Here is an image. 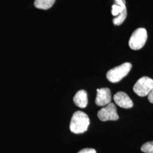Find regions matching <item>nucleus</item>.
<instances>
[{"instance_id": "f257e3e1", "label": "nucleus", "mask_w": 153, "mask_h": 153, "mask_svg": "<svg viewBox=\"0 0 153 153\" xmlns=\"http://www.w3.org/2000/svg\"><path fill=\"white\" fill-rule=\"evenodd\" d=\"M90 125V119L85 112L78 111L72 116L70 130L75 134H81L87 131Z\"/></svg>"}, {"instance_id": "f03ea898", "label": "nucleus", "mask_w": 153, "mask_h": 153, "mask_svg": "<svg viewBox=\"0 0 153 153\" xmlns=\"http://www.w3.org/2000/svg\"><path fill=\"white\" fill-rule=\"evenodd\" d=\"M131 68V64L130 62H125L109 70L106 75L107 78L112 83L119 82L129 73Z\"/></svg>"}, {"instance_id": "7ed1b4c3", "label": "nucleus", "mask_w": 153, "mask_h": 153, "mask_svg": "<svg viewBox=\"0 0 153 153\" xmlns=\"http://www.w3.org/2000/svg\"><path fill=\"white\" fill-rule=\"evenodd\" d=\"M148 38L146 30L144 28H139L136 30L129 41V47L133 50L141 49L146 43Z\"/></svg>"}, {"instance_id": "20e7f679", "label": "nucleus", "mask_w": 153, "mask_h": 153, "mask_svg": "<svg viewBox=\"0 0 153 153\" xmlns=\"http://www.w3.org/2000/svg\"><path fill=\"white\" fill-rule=\"evenodd\" d=\"M153 89V79L148 76H142L135 83L134 92L140 97H145Z\"/></svg>"}, {"instance_id": "39448f33", "label": "nucleus", "mask_w": 153, "mask_h": 153, "mask_svg": "<svg viewBox=\"0 0 153 153\" xmlns=\"http://www.w3.org/2000/svg\"><path fill=\"white\" fill-rule=\"evenodd\" d=\"M98 117L102 121L117 120L119 117L116 105L113 103H110L100 109L98 112Z\"/></svg>"}, {"instance_id": "423d86ee", "label": "nucleus", "mask_w": 153, "mask_h": 153, "mask_svg": "<svg viewBox=\"0 0 153 153\" xmlns=\"http://www.w3.org/2000/svg\"><path fill=\"white\" fill-rule=\"evenodd\" d=\"M95 104L98 106H105L111 103L112 97L109 88H98Z\"/></svg>"}, {"instance_id": "0eeeda50", "label": "nucleus", "mask_w": 153, "mask_h": 153, "mask_svg": "<svg viewBox=\"0 0 153 153\" xmlns=\"http://www.w3.org/2000/svg\"><path fill=\"white\" fill-rule=\"evenodd\" d=\"M115 103L123 108H131L133 106V102L127 94L123 91H119L115 94L114 96Z\"/></svg>"}, {"instance_id": "6e6552de", "label": "nucleus", "mask_w": 153, "mask_h": 153, "mask_svg": "<svg viewBox=\"0 0 153 153\" xmlns=\"http://www.w3.org/2000/svg\"><path fill=\"white\" fill-rule=\"evenodd\" d=\"M74 104L79 108H85L88 104V93L84 90H81L76 94L73 98Z\"/></svg>"}, {"instance_id": "1a4fd4ad", "label": "nucleus", "mask_w": 153, "mask_h": 153, "mask_svg": "<svg viewBox=\"0 0 153 153\" xmlns=\"http://www.w3.org/2000/svg\"><path fill=\"white\" fill-rule=\"evenodd\" d=\"M56 0H35L34 2L35 6L42 10H47L53 5Z\"/></svg>"}, {"instance_id": "9d476101", "label": "nucleus", "mask_w": 153, "mask_h": 153, "mask_svg": "<svg viewBox=\"0 0 153 153\" xmlns=\"http://www.w3.org/2000/svg\"><path fill=\"white\" fill-rule=\"evenodd\" d=\"M126 16H127V11H126V8L123 11L119 14V16L114 18L113 19L114 24L116 26L120 25L125 21Z\"/></svg>"}, {"instance_id": "9b49d317", "label": "nucleus", "mask_w": 153, "mask_h": 153, "mask_svg": "<svg viewBox=\"0 0 153 153\" xmlns=\"http://www.w3.org/2000/svg\"><path fill=\"white\" fill-rule=\"evenodd\" d=\"M126 8V6H121L117 4H115L114 5L112 6V14L114 16H117Z\"/></svg>"}, {"instance_id": "f8f14e48", "label": "nucleus", "mask_w": 153, "mask_h": 153, "mask_svg": "<svg viewBox=\"0 0 153 153\" xmlns=\"http://www.w3.org/2000/svg\"><path fill=\"white\" fill-rule=\"evenodd\" d=\"M141 150L143 153H153V141L144 143L141 146Z\"/></svg>"}, {"instance_id": "ddd939ff", "label": "nucleus", "mask_w": 153, "mask_h": 153, "mask_svg": "<svg viewBox=\"0 0 153 153\" xmlns=\"http://www.w3.org/2000/svg\"><path fill=\"white\" fill-rule=\"evenodd\" d=\"M78 153H97V152L92 148H86L80 150Z\"/></svg>"}, {"instance_id": "4468645a", "label": "nucleus", "mask_w": 153, "mask_h": 153, "mask_svg": "<svg viewBox=\"0 0 153 153\" xmlns=\"http://www.w3.org/2000/svg\"><path fill=\"white\" fill-rule=\"evenodd\" d=\"M148 96L149 101L150 103H153V89L149 93V94H148Z\"/></svg>"}]
</instances>
